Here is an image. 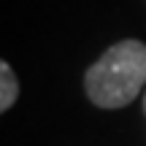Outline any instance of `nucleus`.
I'll use <instances>...</instances> for the list:
<instances>
[{"instance_id":"1","label":"nucleus","mask_w":146,"mask_h":146,"mask_svg":"<svg viewBox=\"0 0 146 146\" xmlns=\"http://www.w3.org/2000/svg\"><path fill=\"white\" fill-rule=\"evenodd\" d=\"M146 84V43L135 38L114 43L84 73L87 98L98 108H125Z\"/></svg>"},{"instance_id":"2","label":"nucleus","mask_w":146,"mask_h":146,"mask_svg":"<svg viewBox=\"0 0 146 146\" xmlns=\"http://www.w3.org/2000/svg\"><path fill=\"white\" fill-rule=\"evenodd\" d=\"M16 98H19V81H16V73L11 70V65L0 62V111H11V106L16 103Z\"/></svg>"},{"instance_id":"3","label":"nucleus","mask_w":146,"mask_h":146,"mask_svg":"<svg viewBox=\"0 0 146 146\" xmlns=\"http://www.w3.org/2000/svg\"><path fill=\"white\" fill-rule=\"evenodd\" d=\"M143 114H146V92H143Z\"/></svg>"}]
</instances>
